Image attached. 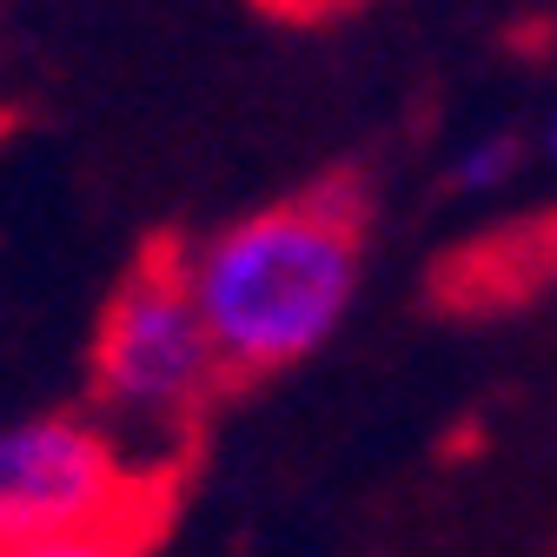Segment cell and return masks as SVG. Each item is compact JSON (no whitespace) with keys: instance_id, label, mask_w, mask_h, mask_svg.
I'll return each instance as SVG.
<instances>
[{"instance_id":"6da1fadb","label":"cell","mask_w":557,"mask_h":557,"mask_svg":"<svg viewBox=\"0 0 557 557\" xmlns=\"http://www.w3.org/2000/svg\"><path fill=\"white\" fill-rule=\"evenodd\" d=\"M366 180L332 173L293 199L180 246L186 286L213 332L226 379L259 385L312 359L359 299L366 272Z\"/></svg>"},{"instance_id":"7a4b0ae2","label":"cell","mask_w":557,"mask_h":557,"mask_svg":"<svg viewBox=\"0 0 557 557\" xmlns=\"http://www.w3.org/2000/svg\"><path fill=\"white\" fill-rule=\"evenodd\" d=\"M233 392L226 359L199 319L180 246H153L100 312L94 332V405L100 425L160 478H186L206 411Z\"/></svg>"},{"instance_id":"3957f363","label":"cell","mask_w":557,"mask_h":557,"mask_svg":"<svg viewBox=\"0 0 557 557\" xmlns=\"http://www.w3.org/2000/svg\"><path fill=\"white\" fill-rule=\"evenodd\" d=\"M180 478L133 465V451L81 411H47L0 425V544L21 537H160Z\"/></svg>"},{"instance_id":"277c9868","label":"cell","mask_w":557,"mask_h":557,"mask_svg":"<svg viewBox=\"0 0 557 557\" xmlns=\"http://www.w3.org/2000/svg\"><path fill=\"white\" fill-rule=\"evenodd\" d=\"M518 166H524V133L492 126V133H471L465 147H458V160H451V186H458V193H498Z\"/></svg>"},{"instance_id":"5b68a950","label":"cell","mask_w":557,"mask_h":557,"mask_svg":"<svg viewBox=\"0 0 557 557\" xmlns=\"http://www.w3.org/2000/svg\"><path fill=\"white\" fill-rule=\"evenodd\" d=\"M153 537H133V531H94V537H21V544H0V557H147Z\"/></svg>"},{"instance_id":"8992f818","label":"cell","mask_w":557,"mask_h":557,"mask_svg":"<svg viewBox=\"0 0 557 557\" xmlns=\"http://www.w3.org/2000/svg\"><path fill=\"white\" fill-rule=\"evenodd\" d=\"M265 8H278V14H325V8H338V0H265Z\"/></svg>"},{"instance_id":"52a82bcc","label":"cell","mask_w":557,"mask_h":557,"mask_svg":"<svg viewBox=\"0 0 557 557\" xmlns=\"http://www.w3.org/2000/svg\"><path fill=\"white\" fill-rule=\"evenodd\" d=\"M544 153L557 160V113H550V126H544Z\"/></svg>"}]
</instances>
